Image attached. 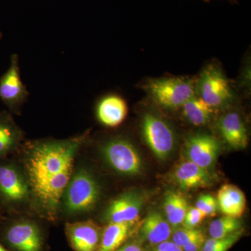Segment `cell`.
<instances>
[{
    "instance_id": "6da1fadb",
    "label": "cell",
    "mask_w": 251,
    "mask_h": 251,
    "mask_svg": "<svg viewBox=\"0 0 251 251\" xmlns=\"http://www.w3.org/2000/svg\"><path fill=\"white\" fill-rule=\"evenodd\" d=\"M88 133L67 140H46L29 144L25 163L31 196L49 219L57 214L72 177L73 164Z\"/></svg>"
},
{
    "instance_id": "7a4b0ae2",
    "label": "cell",
    "mask_w": 251,
    "mask_h": 251,
    "mask_svg": "<svg viewBox=\"0 0 251 251\" xmlns=\"http://www.w3.org/2000/svg\"><path fill=\"white\" fill-rule=\"evenodd\" d=\"M100 196V188L93 175L80 168L72 175L63 194L64 209L69 215H80L95 207Z\"/></svg>"
},
{
    "instance_id": "3957f363",
    "label": "cell",
    "mask_w": 251,
    "mask_h": 251,
    "mask_svg": "<svg viewBox=\"0 0 251 251\" xmlns=\"http://www.w3.org/2000/svg\"><path fill=\"white\" fill-rule=\"evenodd\" d=\"M145 90L158 105L168 109L181 108L196 93L194 81L181 77L149 80Z\"/></svg>"
},
{
    "instance_id": "277c9868",
    "label": "cell",
    "mask_w": 251,
    "mask_h": 251,
    "mask_svg": "<svg viewBox=\"0 0 251 251\" xmlns=\"http://www.w3.org/2000/svg\"><path fill=\"white\" fill-rule=\"evenodd\" d=\"M103 159L114 171L120 175L141 174L143 162L134 145L123 137H114L100 146Z\"/></svg>"
},
{
    "instance_id": "5b68a950",
    "label": "cell",
    "mask_w": 251,
    "mask_h": 251,
    "mask_svg": "<svg viewBox=\"0 0 251 251\" xmlns=\"http://www.w3.org/2000/svg\"><path fill=\"white\" fill-rule=\"evenodd\" d=\"M142 134L149 148L161 161H166L174 151L176 138L171 125L152 112L144 114Z\"/></svg>"
},
{
    "instance_id": "8992f818",
    "label": "cell",
    "mask_w": 251,
    "mask_h": 251,
    "mask_svg": "<svg viewBox=\"0 0 251 251\" xmlns=\"http://www.w3.org/2000/svg\"><path fill=\"white\" fill-rule=\"evenodd\" d=\"M29 95L21 80L19 56L11 54L9 69L0 77V99L10 110L18 113Z\"/></svg>"
},
{
    "instance_id": "52a82bcc",
    "label": "cell",
    "mask_w": 251,
    "mask_h": 251,
    "mask_svg": "<svg viewBox=\"0 0 251 251\" xmlns=\"http://www.w3.org/2000/svg\"><path fill=\"white\" fill-rule=\"evenodd\" d=\"M200 97L211 108L225 105L232 97L228 80L219 69L206 68L198 82Z\"/></svg>"
},
{
    "instance_id": "ba28073f",
    "label": "cell",
    "mask_w": 251,
    "mask_h": 251,
    "mask_svg": "<svg viewBox=\"0 0 251 251\" xmlns=\"http://www.w3.org/2000/svg\"><path fill=\"white\" fill-rule=\"evenodd\" d=\"M219 151V141L215 137L206 133L191 135L185 143L187 160L206 170L214 166Z\"/></svg>"
},
{
    "instance_id": "9c48e42d",
    "label": "cell",
    "mask_w": 251,
    "mask_h": 251,
    "mask_svg": "<svg viewBox=\"0 0 251 251\" xmlns=\"http://www.w3.org/2000/svg\"><path fill=\"white\" fill-rule=\"evenodd\" d=\"M30 195L27 177L16 166L0 165V197L11 204H20Z\"/></svg>"
},
{
    "instance_id": "30bf717a",
    "label": "cell",
    "mask_w": 251,
    "mask_h": 251,
    "mask_svg": "<svg viewBox=\"0 0 251 251\" xmlns=\"http://www.w3.org/2000/svg\"><path fill=\"white\" fill-rule=\"evenodd\" d=\"M143 202L139 193L133 191L123 193L110 203L104 213L103 219L108 224L138 222Z\"/></svg>"
},
{
    "instance_id": "8fae6325",
    "label": "cell",
    "mask_w": 251,
    "mask_h": 251,
    "mask_svg": "<svg viewBox=\"0 0 251 251\" xmlns=\"http://www.w3.org/2000/svg\"><path fill=\"white\" fill-rule=\"evenodd\" d=\"M66 234L75 251H97L103 229L92 221L68 223Z\"/></svg>"
},
{
    "instance_id": "7c38bea8",
    "label": "cell",
    "mask_w": 251,
    "mask_h": 251,
    "mask_svg": "<svg viewBox=\"0 0 251 251\" xmlns=\"http://www.w3.org/2000/svg\"><path fill=\"white\" fill-rule=\"evenodd\" d=\"M6 240L16 251H41L43 237L39 226L29 221H21L9 226Z\"/></svg>"
},
{
    "instance_id": "4fadbf2b",
    "label": "cell",
    "mask_w": 251,
    "mask_h": 251,
    "mask_svg": "<svg viewBox=\"0 0 251 251\" xmlns=\"http://www.w3.org/2000/svg\"><path fill=\"white\" fill-rule=\"evenodd\" d=\"M172 178L175 184L186 191L209 187L214 180L209 170L201 168L187 159L176 166Z\"/></svg>"
},
{
    "instance_id": "5bb4252c",
    "label": "cell",
    "mask_w": 251,
    "mask_h": 251,
    "mask_svg": "<svg viewBox=\"0 0 251 251\" xmlns=\"http://www.w3.org/2000/svg\"><path fill=\"white\" fill-rule=\"evenodd\" d=\"M223 139L234 150H244L249 143L247 126L240 114L229 111L220 117L217 122Z\"/></svg>"
},
{
    "instance_id": "9a60e30c",
    "label": "cell",
    "mask_w": 251,
    "mask_h": 251,
    "mask_svg": "<svg viewBox=\"0 0 251 251\" xmlns=\"http://www.w3.org/2000/svg\"><path fill=\"white\" fill-rule=\"evenodd\" d=\"M173 227L163 214L157 211H151L144 220L138 228V238L151 248L170 240Z\"/></svg>"
},
{
    "instance_id": "2e32d148",
    "label": "cell",
    "mask_w": 251,
    "mask_h": 251,
    "mask_svg": "<svg viewBox=\"0 0 251 251\" xmlns=\"http://www.w3.org/2000/svg\"><path fill=\"white\" fill-rule=\"evenodd\" d=\"M128 105L118 94H108L99 100L96 108L97 120L105 126H118L128 115Z\"/></svg>"
},
{
    "instance_id": "e0dca14e",
    "label": "cell",
    "mask_w": 251,
    "mask_h": 251,
    "mask_svg": "<svg viewBox=\"0 0 251 251\" xmlns=\"http://www.w3.org/2000/svg\"><path fill=\"white\" fill-rule=\"evenodd\" d=\"M218 209L224 216L240 219L247 208L245 194L236 186L226 184L218 191Z\"/></svg>"
},
{
    "instance_id": "ac0fdd59",
    "label": "cell",
    "mask_w": 251,
    "mask_h": 251,
    "mask_svg": "<svg viewBox=\"0 0 251 251\" xmlns=\"http://www.w3.org/2000/svg\"><path fill=\"white\" fill-rule=\"evenodd\" d=\"M138 222L110 223L102 231L97 251H115L136 232Z\"/></svg>"
},
{
    "instance_id": "d6986e66",
    "label": "cell",
    "mask_w": 251,
    "mask_h": 251,
    "mask_svg": "<svg viewBox=\"0 0 251 251\" xmlns=\"http://www.w3.org/2000/svg\"><path fill=\"white\" fill-rule=\"evenodd\" d=\"M22 138V132L11 116L5 112L0 113V156L16 150Z\"/></svg>"
},
{
    "instance_id": "ffe728a7",
    "label": "cell",
    "mask_w": 251,
    "mask_h": 251,
    "mask_svg": "<svg viewBox=\"0 0 251 251\" xmlns=\"http://www.w3.org/2000/svg\"><path fill=\"white\" fill-rule=\"evenodd\" d=\"M163 208L167 221L174 229L182 225L189 207L187 200L181 193L168 191L165 195Z\"/></svg>"
},
{
    "instance_id": "44dd1931",
    "label": "cell",
    "mask_w": 251,
    "mask_h": 251,
    "mask_svg": "<svg viewBox=\"0 0 251 251\" xmlns=\"http://www.w3.org/2000/svg\"><path fill=\"white\" fill-rule=\"evenodd\" d=\"M181 108L185 118L196 126L206 125L212 117L213 108L196 95L189 99Z\"/></svg>"
},
{
    "instance_id": "7402d4cb",
    "label": "cell",
    "mask_w": 251,
    "mask_h": 251,
    "mask_svg": "<svg viewBox=\"0 0 251 251\" xmlns=\"http://www.w3.org/2000/svg\"><path fill=\"white\" fill-rule=\"evenodd\" d=\"M244 228L240 219L224 216L211 221L208 232L211 238L219 239L230 235Z\"/></svg>"
},
{
    "instance_id": "603a6c76",
    "label": "cell",
    "mask_w": 251,
    "mask_h": 251,
    "mask_svg": "<svg viewBox=\"0 0 251 251\" xmlns=\"http://www.w3.org/2000/svg\"><path fill=\"white\" fill-rule=\"evenodd\" d=\"M244 234L243 228L234 233L224 238L206 239L202 251H228L242 237Z\"/></svg>"
},
{
    "instance_id": "cb8c5ba5",
    "label": "cell",
    "mask_w": 251,
    "mask_h": 251,
    "mask_svg": "<svg viewBox=\"0 0 251 251\" xmlns=\"http://www.w3.org/2000/svg\"><path fill=\"white\" fill-rule=\"evenodd\" d=\"M202 232V231L198 227L188 228V227L181 226L173 229L171 240L178 247L182 249L188 243L191 242Z\"/></svg>"
},
{
    "instance_id": "d4e9b609",
    "label": "cell",
    "mask_w": 251,
    "mask_h": 251,
    "mask_svg": "<svg viewBox=\"0 0 251 251\" xmlns=\"http://www.w3.org/2000/svg\"><path fill=\"white\" fill-rule=\"evenodd\" d=\"M196 206L207 216H214L218 209L217 201L210 194H202L198 197Z\"/></svg>"
},
{
    "instance_id": "484cf974",
    "label": "cell",
    "mask_w": 251,
    "mask_h": 251,
    "mask_svg": "<svg viewBox=\"0 0 251 251\" xmlns=\"http://www.w3.org/2000/svg\"><path fill=\"white\" fill-rule=\"evenodd\" d=\"M206 216L196 206L188 208L181 226L188 228H196Z\"/></svg>"
},
{
    "instance_id": "4316f807",
    "label": "cell",
    "mask_w": 251,
    "mask_h": 251,
    "mask_svg": "<svg viewBox=\"0 0 251 251\" xmlns=\"http://www.w3.org/2000/svg\"><path fill=\"white\" fill-rule=\"evenodd\" d=\"M115 251H148L145 244L139 238H130Z\"/></svg>"
},
{
    "instance_id": "83f0119b",
    "label": "cell",
    "mask_w": 251,
    "mask_h": 251,
    "mask_svg": "<svg viewBox=\"0 0 251 251\" xmlns=\"http://www.w3.org/2000/svg\"><path fill=\"white\" fill-rule=\"evenodd\" d=\"M206 237L203 232L194 238L182 248L184 251H202L203 246L205 242Z\"/></svg>"
},
{
    "instance_id": "f1b7e54d",
    "label": "cell",
    "mask_w": 251,
    "mask_h": 251,
    "mask_svg": "<svg viewBox=\"0 0 251 251\" xmlns=\"http://www.w3.org/2000/svg\"><path fill=\"white\" fill-rule=\"evenodd\" d=\"M150 251H184L181 248L172 242L171 239L153 247Z\"/></svg>"
},
{
    "instance_id": "f546056e",
    "label": "cell",
    "mask_w": 251,
    "mask_h": 251,
    "mask_svg": "<svg viewBox=\"0 0 251 251\" xmlns=\"http://www.w3.org/2000/svg\"><path fill=\"white\" fill-rule=\"evenodd\" d=\"M0 251H8L7 249H5L1 244H0Z\"/></svg>"
},
{
    "instance_id": "4dcf8cb0",
    "label": "cell",
    "mask_w": 251,
    "mask_h": 251,
    "mask_svg": "<svg viewBox=\"0 0 251 251\" xmlns=\"http://www.w3.org/2000/svg\"><path fill=\"white\" fill-rule=\"evenodd\" d=\"M1 39H2V34H1V31H0V41H1Z\"/></svg>"
}]
</instances>
